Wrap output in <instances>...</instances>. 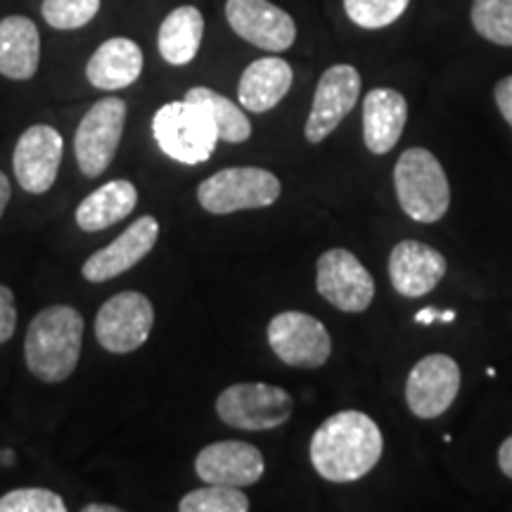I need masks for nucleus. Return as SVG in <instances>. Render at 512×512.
<instances>
[{
	"mask_svg": "<svg viewBox=\"0 0 512 512\" xmlns=\"http://www.w3.org/2000/svg\"><path fill=\"white\" fill-rule=\"evenodd\" d=\"M204 36V17L202 12L192 5L176 8L159 27V55L174 67H183L195 60L200 53Z\"/></svg>",
	"mask_w": 512,
	"mask_h": 512,
	"instance_id": "nucleus-23",
	"label": "nucleus"
},
{
	"mask_svg": "<svg viewBox=\"0 0 512 512\" xmlns=\"http://www.w3.org/2000/svg\"><path fill=\"white\" fill-rule=\"evenodd\" d=\"M498 467L508 479H512V437H508L498 448Z\"/></svg>",
	"mask_w": 512,
	"mask_h": 512,
	"instance_id": "nucleus-32",
	"label": "nucleus"
},
{
	"mask_svg": "<svg viewBox=\"0 0 512 512\" xmlns=\"http://www.w3.org/2000/svg\"><path fill=\"white\" fill-rule=\"evenodd\" d=\"M292 396L266 382L230 384L216 399V413L228 427L245 432L275 430L292 415Z\"/></svg>",
	"mask_w": 512,
	"mask_h": 512,
	"instance_id": "nucleus-6",
	"label": "nucleus"
},
{
	"mask_svg": "<svg viewBox=\"0 0 512 512\" xmlns=\"http://www.w3.org/2000/svg\"><path fill=\"white\" fill-rule=\"evenodd\" d=\"M10 195H12V188H10L8 176L0 171V219H3L5 207H8V202H10Z\"/></svg>",
	"mask_w": 512,
	"mask_h": 512,
	"instance_id": "nucleus-34",
	"label": "nucleus"
},
{
	"mask_svg": "<svg viewBox=\"0 0 512 512\" xmlns=\"http://www.w3.org/2000/svg\"><path fill=\"white\" fill-rule=\"evenodd\" d=\"M361 95V74L351 64H335L320 76L313 107L306 119L304 136L309 143L318 145L330 136L342 119L354 110Z\"/></svg>",
	"mask_w": 512,
	"mask_h": 512,
	"instance_id": "nucleus-11",
	"label": "nucleus"
},
{
	"mask_svg": "<svg viewBox=\"0 0 512 512\" xmlns=\"http://www.w3.org/2000/svg\"><path fill=\"white\" fill-rule=\"evenodd\" d=\"M415 323H420V325L441 323V311L432 309V306H427V309H420L418 313H415Z\"/></svg>",
	"mask_w": 512,
	"mask_h": 512,
	"instance_id": "nucleus-33",
	"label": "nucleus"
},
{
	"mask_svg": "<svg viewBox=\"0 0 512 512\" xmlns=\"http://www.w3.org/2000/svg\"><path fill=\"white\" fill-rule=\"evenodd\" d=\"M456 320V311L448 309V311H441V323H453Z\"/></svg>",
	"mask_w": 512,
	"mask_h": 512,
	"instance_id": "nucleus-36",
	"label": "nucleus"
},
{
	"mask_svg": "<svg viewBox=\"0 0 512 512\" xmlns=\"http://www.w3.org/2000/svg\"><path fill=\"white\" fill-rule=\"evenodd\" d=\"M280 197V181L259 166H230L197 188V200L209 214H235L245 209H264Z\"/></svg>",
	"mask_w": 512,
	"mask_h": 512,
	"instance_id": "nucleus-5",
	"label": "nucleus"
},
{
	"mask_svg": "<svg viewBox=\"0 0 512 512\" xmlns=\"http://www.w3.org/2000/svg\"><path fill=\"white\" fill-rule=\"evenodd\" d=\"M100 0H43V19L53 29L72 31L86 27L98 15Z\"/></svg>",
	"mask_w": 512,
	"mask_h": 512,
	"instance_id": "nucleus-28",
	"label": "nucleus"
},
{
	"mask_svg": "<svg viewBox=\"0 0 512 512\" xmlns=\"http://www.w3.org/2000/svg\"><path fill=\"white\" fill-rule=\"evenodd\" d=\"M273 354L290 368L316 370L328 363L332 354L330 332L318 318L302 311L278 313L266 330Z\"/></svg>",
	"mask_w": 512,
	"mask_h": 512,
	"instance_id": "nucleus-8",
	"label": "nucleus"
},
{
	"mask_svg": "<svg viewBox=\"0 0 512 512\" xmlns=\"http://www.w3.org/2000/svg\"><path fill=\"white\" fill-rule=\"evenodd\" d=\"M192 102L195 107H200L204 112V117L211 121V126H214L216 136L223 143H245L252 136V121L247 119V114L242 112L240 105H235L233 100H228L226 95L211 91V88H204V86H197V88H190L188 93H185V98Z\"/></svg>",
	"mask_w": 512,
	"mask_h": 512,
	"instance_id": "nucleus-24",
	"label": "nucleus"
},
{
	"mask_svg": "<svg viewBox=\"0 0 512 512\" xmlns=\"http://www.w3.org/2000/svg\"><path fill=\"white\" fill-rule=\"evenodd\" d=\"M384 439L380 427L361 411H342L328 418L311 437V463L332 484L366 477L380 463Z\"/></svg>",
	"mask_w": 512,
	"mask_h": 512,
	"instance_id": "nucleus-1",
	"label": "nucleus"
},
{
	"mask_svg": "<svg viewBox=\"0 0 512 512\" xmlns=\"http://www.w3.org/2000/svg\"><path fill=\"white\" fill-rule=\"evenodd\" d=\"M446 275V259L418 240H403L389 254V280L401 297L415 299L432 292Z\"/></svg>",
	"mask_w": 512,
	"mask_h": 512,
	"instance_id": "nucleus-17",
	"label": "nucleus"
},
{
	"mask_svg": "<svg viewBox=\"0 0 512 512\" xmlns=\"http://www.w3.org/2000/svg\"><path fill=\"white\" fill-rule=\"evenodd\" d=\"M470 17L479 36L512 48V0H472Z\"/></svg>",
	"mask_w": 512,
	"mask_h": 512,
	"instance_id": "nucleus-25",
	"label": "nucleus"
},
{
	"mask_svg": "<svg viewBox=\"0 0 512 512\" xmlns=\"http://www.w3.org/2000/svg\"><path fill=\"white\" fill-rule=\"evenodd\" d=\"M494 98H496L498 110H501V114H503V119L508 121L510 128H512V74L505 76V79L496 83Z\"/></svg>",
	"mask_w": 512,
	"mask_h": 512,
	"instance_id": "nucleus-31",
	"label": "nucleus"
},
{
	"mask_svg": "<svg viewBox=\"0 0 512 512\" xmlns=\"http://www.w3.org/2000/svg\"><path fill=\"white\" fill-rule=\"evenodd\" d=\"M83 512H119V508H114V505H86Z\"/></svg>",
	"mask_w": 512,
	"mask_h": 512,
	"instance_id": "nucleus-35",
	"label": "nucleus"
},
{
	"mask_svg": "<svg viewBox=\"0 0 512 512\" xmlns=\"http://www.w3.org/2000/svg\"><path fill=\"white\" fill-rule=\"evenodd\" d=\"M128 107L121 98L98 100L81 119L74 136L76 162L83 176L98 178L117 155L124 136Z\"/></svg>",
	"mask_w": 512,
	"mask_h": 512,
	"instance_id": "nucleus-7",
	"label": "nucleus"
},
{
	"mask_svg": "<svg viewBox=\"0 0 512 512\" xmlns=\"http://www.w3.org/2000/svg\"><path fill=\"white\" fill-rule=\"evenodd\" d=\"M138 204V190L131 181H110L93 190L91 195L76 207V223L86 233H100V230L114 226L131 216Z\"/></svg>",
	"mask_w": 512,
	"mask_h": 512,
	"instance_id": "nucleus-22",
	"label": "nucleus"
},
{
	"mask_svg": "<svg viewBox=\"0 0 512 512\" xmlns=\"http://www.w3.org/2000/svg\"><path fill=\"white\" fill-rule=\"evenodd\" d=\"M17 328V306H15V294L10 287L0 285V344H5L15 335Z\"/></svg>",
	"mask_w": 512,
	"mask_h": 512,
	"instance_id": "nucleus-30",
	"label": "nucleus"
},
{
	"mask_svg": "<svg viewBox=\"0 0 512 512\" xmlns=\"http://www.w3.org/2000/svg\"><path fill=\"white\" fill-rule=\"evenodd\" d=\"M62 136L48 124L29 126L22 133L12 155L17 183L31 195H43L53 188L62 162Z\"/></svg>",
	"mask_w": 512,
	"mask_h": 512,
	"instance_id": "nucleus-14",
	"label": "nucleus"
},
{
	"mask_svg": "<svg viewBox=\"0 0 512 512\" xmlns=\"http://www.w3.org/2000/svg\"><path fill=\"white\" fill-rule=\"evenodd\" d=\"M292 79V67L285 60H280V57H261V60H254L240 79V105L254 114L273 110L290 93Z\"/></svg>",
	"mask_w": 512,
	"mask_h": 512,
	"instance_id": "nucleus-20",
	"label": "nucleus"
},
{
	"mask_svg": "<svg viewBox=\"0 0 512 512\" xmlns=\"http://www.w3.org/2000/svg\"><path fill=\"white\" fill-rule=\"evenodd\" d=\"M394 188L403 214L418 223L444 219L451 185L437 157L425 147H408L394 166Z\"/></svg>",
	"mask_w": 512,
	"mask_h": 512,
	"instance_id": "nucleus-3",
	"label": "nucleus"
},
{
	"mask_svg": "<svg viewBox=\"0 0 512 512\" xmlns=\"http://www.w3.org/2000/svg\"><path fill=\"white\" fill-rule=\"evenodd\" d=\"M181 512H247L249 498L242 494L238 486L207 484L202 489L190 491L178 503Z\"/></svg>",
	"mask_w": 512,
	"mask_h": 512,
	"instance_id": "nucleus-26",
	"label": "nucleus"
},
{
	"mask_svg": "<svg viewBox=\"0 0 512 512\" xmlns=\"http://www.w3.org/2000/svg\"><path fill=\"white\" fill-rule=\"evenodd\" d=\"M64 498L50 489L29 486L0 496V512H64Z\"/></svg>",
	"mask_w": 512,
	"mask_h": 512,
	"instance_id": "nucleus-29",
	"label": "nucleus"
},
{
	"mask_svg": "<svg viewBox=\"0 0 512 512\" xmlns=\"http://www.w3.org/2000/svg\"><path fill=\"white\" fill-rule=\"evenodd\" d=\"M143 72V50L131 38H110L88 60L86 76L100 91H121Z\"/></svg>",
	"mask_w": 512,
	"mask_h": 512,
	"instance_id": "nucleus-19",
	"label": "nucleus"
},
{
	"mask_svg": "<svg viewBox=\"0 0 512 512\" xmlns=\"http://www.w3.org/2000/svg\"><path fill=\"white\" fill-rule=\"evenodd\" d=\"M41 60V36L29 17L0 19V74L12 81H29Z\"/></svg>",
	"mask_w": 512,
	"mask_h": 512,
	"instance_id": "nucleus-21",
	"label": "nucleus"
},
{
	"mask_svg": "<svg viewBox=\"0 0 512 512\" xmlns=\"http://www.w3.org/2000/svg\"><path fill=\"white\" fill-rule=\"evenodd\" d=\"M226 19L235 34L268 53H283L297 38L294 19L268 0H228Z\"/></svg>",
	"mask_w": 512,
	"mask_h": 512,
	"instance_id": "nucleus-13",
	"label": "nucleus"
},
{
	"mask_svg": "<svg viewBox=\"0 0 512 512\" xmlns=\"http://www.w3.org/2000/svg\"><path fill=\"white\" fill-rule=\"evenodd\" d=\"M155 325V306L140 292H119L100 306L95 337L112 354H131L143 347Z\"/></svg>",
	"mask_w": 512,
	"mask_h": 512,
	"instance_id": "nucleus-9",
	"label": "nucleus"
},
{
	"mask_svg": "<svg viewBox=\"0 0 512 512\" xmlns=\"http://www.w3.org/2000/svg\"><path fill=\"white\" fill-rule=\"evenodd\" d=\"M411 0H344L347 17L361 29H384L406 12Z\"/></svg>",
	"mask_w": 512,
	"mask_h": 512,
	"instance_id": "nucleus-27",
	"label": "nucleus"
},
{
	"mask_svg": "<svg viewBox=\"0 0 512 512\" xmlns=\"http://www.w3.org/2000/svg\"><path fill=\"white\" fill-rule=\"evenodd\" d=\"M266 463L261 451L247 441H216L204 446L195 458V472L204 484L252 486L264 477Z\"/></svg>",
	"mask_w": 512,
	"mask_h": 512,
	"instance_id": "nucleus-15",
	"label": "nucleus"
},
{
	"mask_svg": "<svg viewBox=\"0 0 512 512\" xmlns=\"http://www.w3.org/2000/svg\"><path fill=\"white\" fill-rule=\"evenodd\" d=\"M152 136L166 157L188 166L207 162L219 143L211 121L188 100L159 107L152 119Z\"/></svg>",
	"mask_w": 512,
	"mask_h": 512,
	"instance_id": "nucleus-4",
	"label": "nucleus"
},
{
	"mask_svg": "<svg viewBox=\"0 0 512 512\" xmlns=\"http://www.w3.org/2000/svg\"><path fill=\"white\" fill-rule=\"evenodd\" d=\"M83 316L72 306H48L29 323L24 358L31 375L41 382H64L79 366L83 344Z\"/></svg>",
	"mask_w": 512,
	"mask_h": 512,
	"instance_id": "nucleus-2",
	"label": "nucleus"
},
{
	"mask_svg": "<svg viewBox=\"0 0 512 512\" xmlns=\"http://www.w3.org/2000/svg\"><path fill=\"white\" fill-rule=\"evenodd\" d=\"M460 389V368L451 356L430 354L418 361L406 382V403L413 415L434 420L456 401Z\"/></svg>",
	"mask_w": 512,
	"mask_h": 512,
	"instance_id": "nucleus-12",
	"label": "nucleus"
},
{
	"mask_svg": "<svg viewBox=\"0 0 512 512\" xmlns=\"http://www.w3.org/2000/svg\"><path fill=\"white\" fill-rule=\"evenodd\" d=\"M316 290L344 313H363L373 304L375 280L349 249H328L318 256Z\"/></svg>",
	"mask_w": 512,
	"mask_h": 512,
	"instance_id": "nucleus-10",
	"label": "nucleus"
},
{
	"mask_svg": "<svg viewBox=\"0 0 512 512\" xmlns=\"http://www.w3.org/2000/svg\"><path fill=\"white\" fill-rule=\"evenodd\" d=\"M159 223L152 216L133 221L131 228H126L117 240L107 247L98 249L86 259L81 273L91 283H107V280L119 278L121 273L131 271L133 266L140 264L152 247L157 245Z\"/></svg>",
	"mask_w": 512,
	"mask_h": 512,
	"instance_id": "nucleus-16",
	"label": "nucleus"
},
{
	"mask_svg": "<svg viewBox=\"0 0 512 512\" xmlns=\"http://www.w3.org/2000/svg\"><path fill=\"white\" fill-rule=\"evenodd\" d=\"M408 119V102L394 88H375L363 100V140L373 155H387L399 143Z\"/></svg>",
	"mask_w": 512,
	"mask_h": 512,
	"instance_id": "nucleus-18",
	"label": "nucleus"
}]
</instances>
